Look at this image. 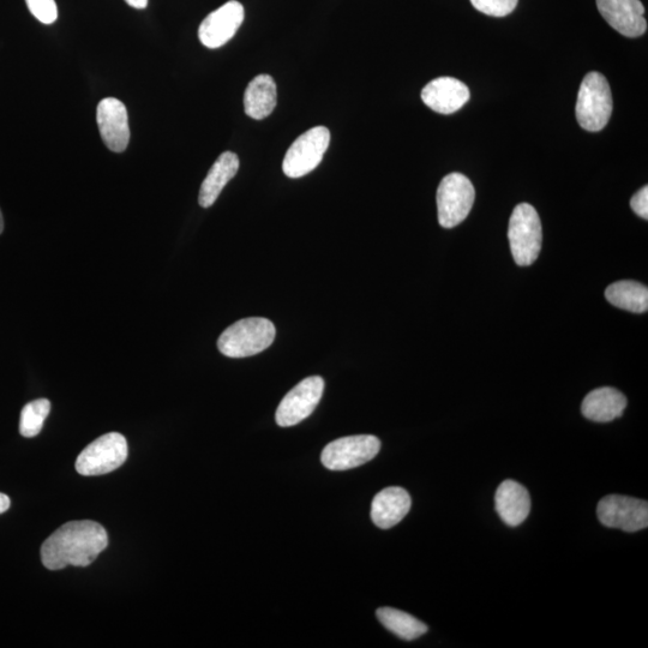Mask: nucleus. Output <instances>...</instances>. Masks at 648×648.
I'll list each match as a JSON object with an SVG mask.
<instances>
[{"label": "nucleus", "instance_id": "obj_1", "mask_svg": "<svg viewBox=\"0 0 648 648\" xmlns=\"http://www.w3.org/2000/svg\"><path fill=\"white\" fill-rule=\"evenodd\" d=\"M104 527L90 520L71 521L59 527L41 548V561L50 570L87 567L107 548Z\"/></svg>", "mask_w": 648, "mask_h": 648}, {"label": "nucleus", "instance_id": "obj_2", "mask_svg": "<svg viewBox=\"0 0 648 648\" xmlns=\"http://www.w3.org/2000/svg\"><path fill=\"white\" fill-rule=\"evenodd\" d=\"M275 334L274 324L267 318H244L233 323L221 334L218 348L226 357H251L267 350L273 344Z\"/></svg>", "mask_w": 648, "mask_h": 648}, {"label": "nucleus", "instance_id": "obj_3", "mask_svg": "<svg viewBox=\"0 0 648 648\" xmlns=\"http://www.w3.org/2000/svg\"><path fill=\"white\" fill-rule=\"evenodd\" d=\"M612 94L608 80L600 72L592 71L581 82L576 101V120L582 129L591 132L603 130L612 113Z\"/></svg>", "mask_w": 648, "mask_h": 648}, {"label": "nucleus", "instance_id": "obj_4", "mask_svg": "<svg viewBox=\"0 0 648 648\" xmlns=\"http://www.w3.org/2000/svg\"><path fill=\"white\" fill-rule=\"evenodd\" d=\"M508 238L516 264L531 266L542 249V224L537 210L531 204L521 203L510 216Z\"/></svg>", "mask_w": 648, "mask_h": 648}, {"label": "nucleus", "instance_id": "obj_5", "mask_svg": "<svg viewBox=\"0 0 648 648\" xmlns=\"http://www.w3.org/2000/svg\"><path fill=\"white\" fill-rule=\"evenodd\" d=\"M128 442L118 432H110L90 443L76 460V471L82 476H102L116 471L128 459Z\"/></svg>", "mask_w": 648, "mask_h": 648}, {"label": "nucleus", "instance_id": "obj_6", "mask_svg": "<svg viewBox=\"0 0 648 648\" xmlns=\"http://www.w3.org/2000/svg\"><path fill=\"white\" fill-rule=\"evenodd\" d=\"M476 197L471 180L461 173H450L437 190L438 222L444 228L461 224L470 214Z\"/></svg>", "mask_w": 648, "mask_h": 648}, {"label": "nucleus", "instance_id": "obj_7", "mask_svg": "<svg viewBox=\"0 0 648 648\" xmlns=\"http://www.w3.org/2000/svg\"><path fill=\"white\" fill-rule=\"evenodd\" d=\"M330 143V131L316 126L299 136L287 150L282 171L288 178L306 176L321 164Z\"/></svg>", "mask_w": 648, "mask_h": 648}, {"label": "nucleus", "instance_id": "obj_8", "mask_svg": "<svg viewBox=\"0 0 648 648\" xmlns=\"http://www.w3.org/2000/svg\"><path fill=\"white\" fill-rule=\"evenodd\" d=\"M380 449L381 441L372 435L342 437L323 449L321 461L328 470H351L374 459Z\"/></svg>", "mask_w": 648, "mask_h": 648}, {"label": "nucleus", "instance_id": "obj_9", "mask_svg": "<svg viewBox=\"0 0 648 648\" xmlns=\"http://www.w3.org/2000/svg\"><path fill=\"white\" fill-rule=\"evenodd\" d=\"M597 514L604 526L624 532H638L648 526V503L639 498L606 496L598 503Z\"/></svg>", "mask_w": 648, "mask_h": 648}, {"label": "nucleus", "instance_id": "obj_10", "mask_svg": "<svg viewBox=\"0 0 648 648\" xmlns=\"http://www.w3.org/2000/svg\"><path fill=\"white\" fill-rule=\"evenodd\" d=\"M324 381L320 376L305 378L288 392L276 410L275 419L282 428H290L308 418L320 402Z\"/></svg>", "mask_w": 648, "mask_h": 648}, {"label": "nucleus", "instance_id": "obj_11", "mask_svg": "<svg viewBox=\"0 0 648 648\" xmlns=\"http://www.w3.org/2000/svg\"><path fill=\"white\" fill-rule=\"evenodd\" d=\"M244 17V6L231 0L204 18L198 28V38L203 46L212 50L224 46L236 35Z\"/></svg>", "mask_w": 648, "mask_h": 648}, {"label": "nucleus", "instance_id": "obj_12", "mask_svg": "<svg viewBox=\"0 0 648 648\" xmlns=\"http://www.w3.org/2000/svg\"><path fill=\"white\" fill-rule=\"evenodd\" d=\"M96 122L102 141L114 153H123L130 141L128 111L122 101L114 98L101 100L96 111Z\"/></svg>", "mask_w": 648, "mask_h": 648}, {"label": "nucleus", "instance_id": "obj_13", "mask_svg": "<svg viewBox=\"0 0 648 648\" xmlns=\"http://www.w3.org/2000/svg\"><path fill=\"white\" fill-rule=\"evenodd\" d=\"M604 20L627 38H639L647 30L645 8L640 0H597Z\"/></svg>", "mask_w": 648, "mask_h": 648}, {"label": "nucleus", "instance_id": "obj_14", "mask_svg": "<svg viewBox=\"0 0 648 648\" xmlns=\"http://www.w3.org/2000/svg\"><path fill=\"white\" fill-rule=\"evenodd\" d=\"M470 89L453 77L432 80L422 90V100L432 111L452 114L459 111L470 100Z\"/></svg>", "mask_w": 648, "mask_h": 648}, {"label": "nucleus", "instance_id": "obj_15", "mask_svg": "<svg viewBox=\"0 0 648 648\" xmlns=\"http://www.w3.org/2000/svg\"><path fill=\"white\" fill-rule=\"evenodd\" d=\"M495 507L504 524L516 527L530 514L531 497L525 486L512 479L504 480L496 491Z\"/></svg>", "mask_w": 648, "mask_h": 648}, {"label": "nucleus", "instance_id": "obj_16", "mask_svg": "<svg viewBox=\"0 0 648 648\" xmlns=\"http://www.w3.org/2000/svg\"><path fill=\"white\" fill-rule=\"evenodd\" d=\"M411 506L410 494L405 489L393 486L375 496L371 504V519L377 527L388 530L405 518Z\"/></svg>", "mask_w": 648, "mask_h": 648}, {"label": "nucleus", "instance_id": "obj_17", "mask_svg": "<svg viewBox=\"0 0 648 648\" xmlns=\"http://www.w3.org/2000/svg\"><path fill=\"white\" fill-rule=\"evenodd\" d=\"M627 399L620 390L610 387L592 390L582 401L581 412L597 423H609L626 410Z\"/></svg>", "mask_w": 648, "mask_h": 648}, {"label": "nucleus", "instance_id": "obj_18", "mask_svg": "<svg viewBox=\"0 0 648 648\" xmlns=\"http://www.w3.org/2000/svg\"><path fill=\"white\" fill-rule=\"evenodd\" d=\"M239 170V158L232 152L222 153L210 168L206 179L203 180L198 196V203L203 208L212 207L221 191Z\"/></svg>", "mask_w": 648, "mask_h": 648}, {"label": "nucleus", "instance_id": "obj_19", "mask_svg": "<svg viewBox=\"0 0 648 648\" xmlns=\"http://www.w3.org/2000/svg\"><path fill=\"white\" fill-rule=\"evenodd\" d=\"M278 104V89L272 76L258 75L245 90L244 110L246 116L262 120L273 113Z\"/></svg>", "mask_w": 648, "mask_h": 648}, {"label": "nucleus", "instance_id": "obj_20", "mask_svg": "<svg viewBox=\"0 0 648 648\" xmlns=\"http://www.w3.org/2000/svg\"><path fill=\"white\" fill-rule=\"evenodd\" d=\"M605 297L623 310L644 314L648 310V288L636 281H618L606 288Z\"/></svg>", "mask_w": 648, "mask_h": 648}, {"label": "nucleus", "instance_id": "obj_21", "mask_svg": "<svg viewBox=\"0 0 648 648\" xmlns=\"http://www.w3.org/2000/svg\"><path fill=\"white\" fill-rule=\"evenodd\" d=\"M378 620L390 632L399 638L411 641L420 638L428 632V627L416 617L406 614L404 611L393 608H380L376 612Z\"/></svg>", "mask_w": 648, "mask_h": 648}, {"label": "nucleus", "instance_id": "obj_22", "mask_svg": "<svg viewBox=\"0 0 648 648\" xmlns=\"http://www.w3.org/2000/svg\"><path fill=\"white\" fill-rule=\"evenodd\" d=\"M50 411L51 402L47 399L35 400L24 406L20 422L21 435L27 438L38 436Z\"/></svg>", "mask_w": 648, "mask_h": 648}, {"label": "nucleus", "instance_id": "obj_23", "mask_svg": "<svg viewBox=\"0 0 648 648\" xmlns=\"http://www.w3.org/2000/svg\"><path fill=\"white\" fill-rule=\"evenodd\" d=\"M519 0H471L472 5L483 14L504 17L512 14Z\"/></svg>", "mask_w": 648, "mask_h": 648}, {"label": "nucleus", "instance_id": "obj_24", "mask_svg": "<svg viewBox=\"0 0 648 648\" xmlns=\"http://www.w3.org/2000/svg\"><path fill=\"white\" fill-rule=\"evenodd\" d=\"M28 9L36 20L44 24L57 21L58 8L54 0H26Z\"/></svg>", "mask_w": 648, "mask_h": 648}, {"label": "nucleus", "instance_id": "obj_25", "mask_svg": "<svg viewBox=\"0 0 648 648\" xmlns=\"http://www.w3.org/2000/svg\"><path fill=\"white\" fill-rule=\"evenodd\" d=\"M630 207H632L633 212L636 215H639L640 218L647 220L648 219V188L647 186H644V188L640 189L636 194L632 197V201H630Z\"/></svg>", "mask_w": 648, "mask_h": 648}, {"label": "nucleus", "instance_id": "obj_26", "mask_svg": "<svg viewBox=\"0 0 648 648\" xmlns=\"http://www.w3.org/2000/svg\"><path fill=\"white\" fill-rule=\"evenodd\" d=\"M125 2L130 5L131 8L138 10L146 9L148 6V0H125Z\"/></svg>", "mask_w": 648, "mask_h": 648}, {"label": "nucleus", "instance_id": "obj_27", "mask_svg": "<svg viewBox=\"0 0 648 648\" xmlns=\"http://www.w3.org/2000/svg\"><path fill=\"white\" fill-rule=\"evenodd\" d=\"M10 508L9 497L0 492V514H3Z\"/></svg>", "mask_w": 648, "mask_h": 648}, {"label": "nucleus", "instance_id": "obj_28", "mask_svg": "<svg viewBox=\"0 0 648 648\" xmlns=\"http://www.w3.org/2000/svg\"><path fill=\"white\" fill-rule=\"evenodd\" d=\"M3 230H4V219H3L2 210H0V234H2Z\"/></svg>", "mask_w": 648, "mask_h": 648}]
</instances>
